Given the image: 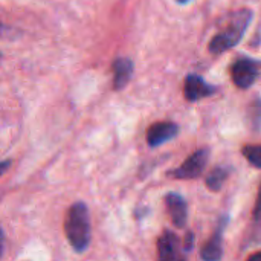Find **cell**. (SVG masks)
<instances>
[{
  "label": "cell",
  "mask_w": 261,
  "mask_h": 261,
  "mask_svg": "<svg viewBox=\"0 0 261 261\" xmlns=\"http://www.w3.org/2000/svg\"><path fill=\"white\" fill-rule=\"evenodd\" d=\"M226 179H228V170L223 168V167H217V168H214V170L208 174V177H206V185H208V188L213 190V191H220L222 187L225 185Z\"/></svg>",
  "instance_id": "11"
},
{
  "label": "cell",
  "mask_w": 261,
  "mask_h": 261,
  "mask_svg": "<svg viewBox=\"0 0 261 261\" xmlns=\"http://www.w3.org/2000/svg\"><path fill=\"white\" fill-rule=\"evenodd\" d=\"M226 225V219L219 225L216 234L213 236V239L203 246L200 257L203 261H220L223 255V229Z\"/></svg>",
  "instance_id": "8"
},
{
  "label": "cell",
  "mask_w": 261,
  "mask_h": 261,
  "mask_svg": "<svg viewBox=\"0 0 261 261\" xmlns=\"http://www.w3.org/2000/svg\"><path fill=\"white\" fill-rule=\"evenodd\" d=\"M248 118H249L251 124L258 128V125L261 124V99L252 101V104L249 106V110H248Z\"/></svg>",
  "instance_id": "13"
},
{
  "label": "cell",
  "mask_w": 261,
  "mask_h": 261,
  "mask_svg": "<svg viewBox=\"0 0 261 261\" xmlns=\"http://www.w3.org/2000/svg\"><path fill=\"white\" fill-rule=\"evenodd\" d=\"M165 205H167V210L170 213V217L174 226L184 228L188 219V208H187L185 199L177 193H168L165 196Z\"/></svg>",
  "instance_id": "7"
},
{
  "label": "cell",
  "mask_w": 261,
  "mask_h": 261,
  "mask_svg": "<svg viewBox=\"0 0 261 261\" xmlns=\"http://www.w3.org/2000/svg\"><path fill=\"white\" fill-rule=\"evenodd\" d=\"M179 135V127L174 122H156L147 130V142L150 147H159Z\"/></svg>",
  "instance_id": "6"
},
{
  "label": "cell",
  "mask_w": 261,
  "mask_h": 261,
  "mask_svg": "<svg viewBox=\"0 0 261 261\" xmlns=\"http://www.w3.org/2000/svg\"><path fill=\"white\" fill-rule=\"evenodd\" d=\"M112 69H113V89L115 90L124 89L133 76V69H135L133 61L128 58H116Z\"/></svg>",
  "instance_id": "10"
},
{
  "label": "cell",
  "mask_w": 261,
  "mask_h": 261,
  "mask_svg": "<svg viewBox=\"0 0 261 261\" xmlns=\"http://www.w3.org/2000/svg\"><path fill=\"white\" fill-rule=\"evenodd\" d=\"M252 18H254V12L251 9H240L236 14H232L228 24L211 38L208 44L210 52L213 55H220L237 46L242 41Z\"/></svg>",
  "instance_id": "1"
},
{
  "label": "cell",
  "mask_w": 261,
  "mask_h": 261,
  "mask_svg": "<svg viewBox=\"0 0 261 261\" xmlns=\"http://www.w3.org/2000/svg\"><path fill=\"white\" fill-rule=\"evenodd\" d=\"M179 261H185V260H179Z\"/></svg>",
  "instance_id": "19"
},
{
  "label": "cell",
  "mask_w": 261,
  "mask_h": 261,
  "mask_svg": "<svg viewBox=\"0 0 261 261\" xmlns=\"http://www.w3.org/2000/svg\"><path fill=\"white\" fill-rule=\"evenodd\" d=\"M64 232L76 252H84L90 243V216L83 202L73 203L64 220Z\"/></svg>",
  "instance_id": "2"
},
{
  "label": "cell",
  "mask_w": 261,
  "mask_h": 261,
  "mask_svg": "<svg viewBox=\"0 0 261 261\" xmlns=\"http://www.w3.org/2000/svg\"><path fill=\"white\" fill-rule=\"evenodd\" d=\"M185 248H187V251H191V248H193V234H191V232H188V234H187V243H185Z\"/></svg>",
  "instance_id": "15"
},
{
  "label": "cell",
  "mask_w": 261,
  "mask_h": 261,
  "mask_svg": "<svg viewBox=\"0 0 261 261\" xmlns=\"http://www.w3.org/2000/svg\"><path fill=\"white\" fill-rule=\"evenodd\" d=\"M216 87L208 84L202 76L196 75V73H191L187 76L185 80V86H184V93H185V98L191 102L194 101H200L203 98H208L211 95L216 93Z\"/></svg>",
  "instance_id": "5"
},
{
  "label": "cell",
  "mask_w": 261,
  "mask_h": 261,
  "mask_svg": "<svg viewBox=\"0 0 261 261\" xmlns=\"http://www.w3.org/2000/svg\"><path fill=\"white\" fill-rule=\"evenodd\" d=\"M8 165H9V162H8V161H5V162L2 164V173H5V171H6Z\"/></svg>",
  "instance_id": "17"
},
{
  "label": "cell",
  "mask_w": 261,
  "mask_h": 261,
  "mask_svg": "<svg viewBox=\"0 0 261 261\" xmlns=\"http://www.w3.org/2000/svg\"><path fill=\"white\" fill-rule=\"evenodd\" d=\"M208 159H210V150L206 148L197 150L179 168L170 171V174L174 179H196L205 171Z\"/></svg>",
  "instance_id": "3"
},
{
  "label": "cell",
  "mask_w": 261,
  "mask_h": 261,
  "mask_svg": "<svg viewBox=\"0 0 261 261\" xmlns=\"http://www.w3.org/2000/svg\"><path fill=\"white\" fill-rule=\"evenodd\" d=\"M179 5H188V3H191L193 0H176Z\"/></svg>",
  "instance_id": "18"
},
{
  "label": "cell",
  "mask_w": 261,
  "mask_h": 261,
  "mask_svg": "<svg viewBox=\"0 0 261 261\" xmlns=\"http://www.w3.org/2000/svg\"><path fill=\"white\" fill-rule=\"evenodd\" d=\"M254 219L261 220V185L260 190H258V196H257V203H255V208H254Z\"/></svg>",
  "instance_id": "14"
},
{
  "label": "cell",
  "mask_w": 261,
  "mask_h": 261,
  "mask_svg": "<svg viewBox=\"0 0 261 261\" xmlns=\"http://www.w3.org/2000/svg\"><path fill=\"white\" fill-rule=\"evenodd\" d=\"M248 261H261V252H258V254H254L252 257H249V258H248Z\"/></svg>",
  "instance_id": "16"
},
{
  "label": "cell",
  "mask_w": 261,
  "mask_h": 261,
  "mask_svg": "<svg viewBox=\"0 0 261 261\" xmlns=\"http://www.w3.org/2000/svg\"><path fill=\"white\" fill-rule=\"evenodd\" d=\"M177 249H179V240L176 234L165 231L158 240V261H179Z\"/></svg>",
  "instance_id": "9"
},
{
  "label": "cell",
  "mask_w": 261,
  "mask_h": 261,
  "mask_svg": "<svg viewBox=\"0 0 261 261\" xmlns=\"http://www.w3.org/2000/svg\"><path fill=\"white\" fill-rule=\"evenodd\" d=\"M243 156L257 168H261V145H245Z\"/></svg>",
  "instance_id": "12"
},
{
  "label": "cell",
  "mask_w": 261,
  "mask_h": 261,
  "mask_svg": "<svg viewBox=\"0 0 261 261\" xmlns=\"http://www.w3.org/2000/svg\"><path fill=\"white\" fill-rule=\"evenodd\" d=\"M231 78L239 89H249L258 78L257 63L251 58H239L231 67Z\"/></svg>",
  "instance_id": "4"
}]
</instances>
